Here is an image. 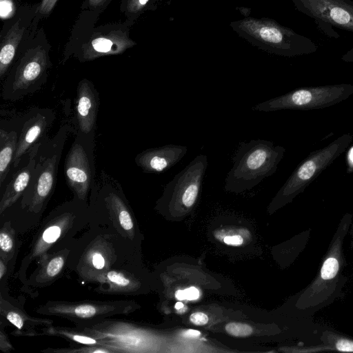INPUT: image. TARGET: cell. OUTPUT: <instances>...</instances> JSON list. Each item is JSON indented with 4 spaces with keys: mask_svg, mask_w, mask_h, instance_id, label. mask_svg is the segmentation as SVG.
Returning <instances> with one entry per match:
<instances>
[{
    "mask_svg": "<svg viewBox=\"0 0 353 353\" xmlns=\"http://www.w3.org/2000/svg\"><path fill=\"white\" fill-rule=\"evenodd\" d=\"M285 152L283 146L268 140L240 142L225 179V190L240 192L256 186L276 172Z\"/></svg>",
    "mask_w": 353,
    "mask_h": 353,
    "instance_id": "cell-1",
    "label": "cell"
},
{
    "mask_svg": "<svg viewBox=\"0 0 353 353\" xmlns=\"http://www.w3.org/2000/svg\"><path fill=\"white\" fill-rule=\"evenodd\" d=\"M230 26L252 45L270 53L283 57L310 54L317 46L310 38L267 18L246 17Z\"/></svg>",
    "mask_w": 353,
    "mask_h": 353,
    "instance_id": "cell-2",
    "label": "cell"
},
{
    "mask_svg": "<svg viewBox=\"0 0 353 353\" xmlns=\"http://www.w3.org/2000/svg\"><path fill=\"white\" fill-rule=\"evenodd\" d=\"M352 94L353 85L350 83L303 87L261 102L252 110L270 112L323 109L338 104Z\"/></svg>",
    "mask_w": 353,
    "mask_h": 353,
    "instance_id": "cell-3",
    "label": "cell"
},
{
    "mask_svg": "<svg viewBox=\"0 0 353 353\" xmlns=\"http://www.w3.org/2000/svg\"><path fill=\"white\" fill-rule=\"evenodd\" d=\"M352 140L351 134H344L312 152L294 169L279 191L276 199H290L304 190L348 148Z\"/></svg>",
    "mask_w": 353,
    "mask_h": 353,
    "instance_id": "cell-4",
    "label": "cell"
},
{
    "mask_svg": "<svg viewBox=\"0 0 353 353\" xmlns=\"http://www.w3.org/2000/svg\"><path fill=\"white\" fill-rule=\"evenodd\" d=\"M49 66L48 54L43 47L28 50L6 78L3 99L14 101L37 92L46 81Z\"/></svg>",
    "mask_w": 353,
    "mask_h": 353,
    "instance_id": "cell-5",
    "label": "cell"
},
{
    "mask_svg": "<svg viewBox=\"0 0 353 353\" xmlns=\"http://www.w3.org/2000/svg\"><path fill=\"white\" fill-rule=\"evenodd\" d=\"M95 136L76 132L75 138L65 159V181L79 197L83 198L96 181L94 159Z\"/></svg>",
    "mask_w": 353,
    "mask_h": 353,
    "instance_id": "cell-6",
    "label": "cell"
},
{
    "mask_svg": "<svg viewBox=\"0 0 353 353\" xmlns=\"http://www.w3.org/2000/svg\"><path fill=\"white\" fill-rule=\"evenodd\" d=\"M294 7L313 19L321 30L330 37L339 35L335 26L353 32V1L351 0H292Z\"/></svg>",
    "mask_w": 353,
    "mask_h": 353,
    "instance_id": "cell-7",
    "label": "cell"
},
{
    "mask_svg": "<svg viewBox=\"0 0 353 353\" xmlns=\"http://www.w3.org/2000/svg\"><path fill=\"white\" fill-rule=\"evenodd\" d=\"M55 119V113L49 108H39L26 120L19 134L12 168L17 169L23 157L36 144L47 137L48 131Z\"/></svg>",
    "mask_w": 353,
    "mask_h": 353,
    "instance_id": "cell-8",
    "label": "cell"
},
{
    "mask_svg": "<svg viewBox=\"0 0 353 353\" xmlns=\"http://www.w3.org/2000/svg\"><path fill=\"white\" fill-rule=\"evenodd\" d=\"M99 103V94L93 83L86 79L81 80L75 98L76 132L95 136Z\"/></svg>",
    "mask_w": 353,
    "mask_h": 353,
    "instance_id": "cell-9",
    "label": "cell"
},
{
    "mask_svg": "<svg viewBox=\"0 0 353 353\" xmlns=\"http://www.w3.org/2000/svg\"><path fill=\"white\" fill-rule=\"evenodd\" d=\"M187 152L186 146L168 144L141 152L135 157L134 161L144 173L159 174L178 163Z\"/></svg>",
    "mask_w": 353,
    "mask_h": 353,
    "instance_id": "cell-10",
    "label": "cell"
},
{
    "mask_svg": "<svg viewBox=\"0 0 353 353\" xmlns=\"http://www.w3.org/2000/svg\"><path fill=\"white\" fill-rule=\"evenodd\" d=\"M41 142L34 145L23 157L17 172L9 180L2 201V209L14 202L28 188L36 165Z\"/></svg>",
    "mask_w": 353,
    "mask_h": 353,
    "instance_id": "cell-11",
    "label": "cell"
},
{
    "mask_svg": "<svg viewBox=\"0 0 353 353\" xmlns=\"http://www.w3.org/2000/svg\"><path fill=\"white\" fill-rule=\"evenodd\" d=\"M133 42L125 34L112 32L94 39L83 52V58L90 60L104 55L117 54L131 47Z\"/></svg>",
    "mask_w": 353,
    "mask_h": 353,
    "instance_id": "cell-12",
    "label": "cell"
},
{
    "mask_svg": "<svg viewBox=\"0 0 353 353\" xmlns=\"http://www.w3.org/2000/svg\"><path fill=\"white\" fill-rule=\"evenodd\" d=\"M24 32V27L20 22L14 23L6 34L1 43L0 77L3 79L11 65Z\"/></svg>",
    "mask_w": 353,
    "mask_h": 353,
    "instance_id": "cell-13",
    "label": "cell"
},
{
    "mask_svg": "<svg viewBox=\"0 0 353 353\" xmlns=\"http://www.w3.org/2000/svg\"><path fill=\"white\" fill-rule=\"evenodd\" d=\"M19 134L16 130L0 129V185L6 181L17 150Z\"/></svg>",
    "mask_w": 353,
    "mask_h": 353,
    "instance_id": "cell-14",
    "label": "cell"
},
{
    "mask_svg": "<svg viewBox=\"0 0 353 353\" xmlns=\"http://www.w3.org/2000/svg\"><path fill=\"white\" fill-rule=\"evenodd\" d=\"M228 334L235 337H247L252 334V327L248 324L239 322H231L225 327Z\"/></svg>",
    "mask_w": 353,
    "mask_h": 353,
    "instance_id": "cell-15",
    "label": "cell"
},
{
    "mask_svg": "<svg viewBox=\"0 0 353 353\" xmlns=\"http://www.w3.org/2000/svg\"><path fill=\"white\" fill-rule=\"evenodd\" d=\"M339 270V263L335 258H328L321 268V275L323 279L327 280L334 278Z\"/></svg>",
    "mask_w": 353,
    "mask_h": 353,
    "instance_id": "cell-16",
    "label": "cell"
},
{
    "mask_svg": "<svg viewBox=\"0 0 353 353\" xmlns=\"http://www.w3.org/2000/svg\"><path fill=\"white\" fill-rule=\"evenodd\" d=\"M175 296L179 300H195L199 297V291L194 287H190L184 290H177Z\"/></svg>",
    "mask_w": 353,
    "mask_h": 353,
    "instance_id": "cell-17",
    "label": "cell"
},
{
    "mask_svg": "<svg viewBox=\"0 0 353 353\" xmlns=\"http://www.w3.org/2000/svg\"><path fill=\"white\" fill-rule=\"evenodd\" d=\"M63 259L61 256L53 259L48 265L47 273L50 276L57 275L63 265Z\"/></svg>",
    "mask_w": 353,
    "mask_h": 353,
    "instance_id": "cell-18",
    "label": "cell"
},
{
    "mask_svg": "<svg viewBox=\"0 0 353 353\" xmlns=\"http://www.w3.org/2000/svg\"><path fill=\"white\" fill-rule=\"evenodd\" d=\"M119 220L121 227L125 230H130L133 227L131 216L127 209L121 208L119 213Z\"/></svg>",
    "mask_w": 353,
    "mask_h": 353,
    "instance_id": "cell-19",
    "label": "cell"
},
{
    "mask_svg": "<svg viewBox=\"0 0 353 353\" xmlns=\"http://www.w3.org/2000/svg\"><path fill=\"white\" fill-rule=\"evenodd\" d=\"M61 234V229L58 226L47 228L43 234V239L47 243H52L57 240Z\"/></svg>",
    "mask_w": 353,
    "mask_h": 353,
    "instance_id": "cell-20",
    "label": "cell"
},
{
    "mask_svg": "<svg viewBox=\"0 0 353 353\" xmlns=\"http://www.w3.org/2000/svg\"><path fill=\"white\" fill-rule=\"evenodd\" d=\"M77 316L82 318H89L96 314V309L91 305H81L74 309Z\"/></svg>",
    "mask_w": 353,
    "mask_h": 353,
    "instance_id": "cell-21",
    "label": "cell"
},
{
    "mask_svg": "<svg viewBox=\"0 0 353 353\" xmlns=\"http://www.w3.org/2000/svg\"><path fill=\"white\" fill-rule=\"evenodd\" d=\"M107 277L112 283L120 286H126L130 283L123 274L114 271L108 272Z\"/></svg>",
    "mask_w": 353,
    "mask_h": 353,
    "instance_id": "cell-22",
    "label": "cell"
},
{
    "mask_svg": "<svg viewBox=\"0 0 353 353\" xmlns=\"http://www.w3.org/2000/svg\"><path fill=\"white\" fill-rule=\"evenodd\" d=\"M190 320L196 325H204L208 322V316L203 312H196L190 315Z\"/></svg>",
    "mask_w": 353,
    "mask_h": 353,
    "instance_id": "cell-23",
    "label": "cell"
},
{
    "mask_svg": "<svg viewBox=\"0 0 353 353\" xmlns=\"http://www.w3.org/2000/svg\"><path fill=\"white\" fill-rule=\"evenodd\" d=\"M150 0H128L127 8L128 11L135 12L145 7Z\"/></svg>",
    "mask_w": 353,
    "mask_h": 353,
    "instance_id": "cell-24",
    "label": "cell"
},
{
    "mask_svg": "<svg viewBox=\"0 0 353 353\" xmlns=\"http://www.w3.org/2000/svg\"><path fill=\"white\" fill-rule=\"evenodd\" d=\"M0 247L4 252H9L12 248V241L6 233L0 234Z\"/></svg>",
    "mask_w": 353,
    "mask_h": 353,
    "instance_id": "cell-25",
    "label": "cell"
},
{
    "mask_svg": "<svg viewBox=\"0 0 353 353\" xmlns=\"http://www.w3.org/2000/svg\"><path fill=\"white\" fill-rule=\"evenodd\" d=\"M8 320L16 326L18 329H21L23 325V321L21 316L14 312H10L7 314Z\"/></svg>",
    "mask_w": 353,
    "mask_h": 353,
    "instance_id": "cell-26",
    "label": "cell"
},
{
    "mask_svg": "<svg viewBox=\"0 0 353 353\" xmlns=\"http://www.w3.org/2000/svg\"><path fill=\"white\" fill-rule=\"evenodd\" d=\"M223 241L229 245L239 246L243 243V239L240 235H232L225 236Z\"/></svg>",
    "mask_w": 353,
    "mask_h": 353,
    "instance_id": "cell-27",
    "label": "cell"
},
{
    "mask_svg": "<svg viewBox=\"0 0 353 353\" xmlns=\"http://www.w3.org/2000/svg\"><path fill=\"white\" fill-rule=\"evenodd\" d=\"M57 1V0H42L40 5L39 11L44 14L49 13L53 8Z\"/></svg>",
    "mask_w": 353,
    "mask_h": 353,
    "instance_id": "cell-28",
    "label": "cell"
},
{
    "mask_svg": "<svg viewBox=\"0 0 353 353\" xmlns=\"http://www.w3.org/2000/svg\"><path fill=\"white\" fill-rule=\"evenodd\" d=\"M336 348L343 352H353V342L341 340L336 343Z\"/></svg>",
    "mask_w": 353,
    "mask_h": 353,
    "instance_id": "cell-29",
    "label": "cell"
},
{
    "mask_svg": "<svg viewBox=\"0 0 353 353\" xmlns=\"http://www.w3.org/2000/svg\"><path fill=\"white\" fill-rule=\"evenodd\" d=\"M92 263L96 269L101 270L104 267L105 260L100 254H95L93 256Z\"/></svg>",
    "mask_w": 353,
    "mask_h": 353,
    "instance_id": "cell-30",
    "label": "cell"
},
{
    "mask_svg": "<svg viewBox=\"0 0 353 353\" xmlns=\"http://www.w3.org/2000/svg\"><path fill=\"white\" fill-rule=\"evenodd\" d=\"M72 339L75 341L83 344H94L97 343L94 339L85 336L74 335Z\"/></svg>",
    "mask_w": 353,
    "mask_h": 353,
    "instance_id": "cell-31",
    "label": "cell"
},
{
    "mask_svg": "<svg viewBox=\"0 0 353 353\" xmlns=\"http://www.w3.org/2000/svg\"><path fill=\"white\" fill-rule=\"evenodd\" d=\"M341 59L346 62H353V48L344 54Z\"/></svg>",
    "mask_w": 353,
    "mask_h": 353,
    "instance_id": "cell-32",
    "label": "cell"
},
{
    "mask_svg": "<svg viewBox=\"0 0 353 353\" xmlns=\"http://www.w3.org/2000/svg\"><path fill=\"white\" fill-rule=\"evenodd\" d=\"M106 0H89V3L90 6H97L103 3Z\"/></svg>",
    "mask_w": 353,
    "mask_h": 353,
    "instance_id": "cell-33",
    "label": "cell"
},
{
    "mask_svg": "<svg viewBox=\"0 0 353 353\" xmlns=\"http://www.w3.org/2000/svg\"><path fill=\"white\" fill-rule=\"evenodd\" d=\"M6 266L4 265L3 263L1 261H0V278L1 279L3 276V275L6 272Z\"/></svg>",
    "mask_w": 353,
    "mask_h": 353,
    "instance_id": "cell-34",
    "label": "cell"
},
{
    "mask_svg": "<svg viewBox=\"0 0 353 353\" xmlns=\"http://www.w3.org/2000/svg\"><path fill=\"white\" fill-rule=\"evenodd\" d=\"M350 159H351V161H352V162L353 163V148L350 150Z\"/></svg>",
    "mask_w": 353,
    "mask_h": 353,
    "instance_id": "cell-35",
    "label": "cell"
},
{
    "mask_svg": "<svg viewBox=\"0 0 353 353\" xmlns=\"http://www.w3.org/2000/svg\"><path fill=\"white\" fill-rule=\"evenodd\" d=\"M94 353H96V352H108L107 350H94L93 351Z\"/></svg>",
    "mask_w": 353,
    "mask_h": 353,
    "instance_id": "cell-36",
    "label": "cell"
},
{
    "mask_svg": "<svg viewBox=\"0 0 353 353\" xmlns=\"http://www.w3.org/2000/svg\"><path fill=\"white\" fill-rule=\"evenodd\" d=\"M1 1H2V0H1Z\"/></svg>",
    "mask_w": 353,
    "mask_h": 353,
    "instance_id": "cell-37",
    "label": "cell"
}]
</instances>
